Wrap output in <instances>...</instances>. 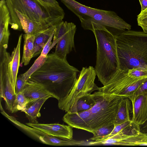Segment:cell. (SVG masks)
Wrapping results in <instances>:
<instances>
[{
    "mask_svg": "<svg viewBox=\"0 0 147 147\" xmlns=\"http://www.w3.org/2000/svg\"><path fill=\"white\" fill-rule=\"evenodd\" d=\"M142 125H143V127L142 129V132H141L147 135V120Z\"/></svg>",
    "mask_w": 147,
    "mask_h": 147,
    "instance_id": "34",
    "label": "cell"
},
{
    "mask_svg": "<svg viewBox=\"0 0 147 147\" xmlns=\"http://www.w3.org/2000/svg\"><path fill=\"white\" fill-rule=\"evenodd\" d=\"M93 94L96 102L88 110L89 115L88 119V131L92 133L102 127L114 125L119 104L125 98L105 94L98 91Z\"/></svg>",
    "mask_w": 147,
    "mask_h": 147,
    "instance_id": "5",
    "label": "cell"
},
{
    "mask_svg": "<svg viewBox=\"0 0 147 147\" xmlns=\"http://www.w3.org/2000/svg\"><path fill=\"white\" fill-rule=\"evenodd\" d=\"M142 78L130 77L127 71L119 69L109 81L99 88L98 91L105 94L120 96L125 89Z\"/></svg>",
    "mask_w": 147,
    "mask_h": 147,
    "instance_id": "11",
    "label": "cell"
},
{
    "mask_svg": "<svg viewBox=\"0 0 147 147\" xmlns=\"http://www.w3.org/2000/svg\"><path fill=\"white\" fill-rule=\"evenodd\" d=\"M132 113L131 101L125 98L120 102L114 121L115 126L131 120L130 115Z\"/></svg>",
    "mask_w": 147,
    "mask_h": 147,
    "instance_id": "19",
    "label": "cell"
},
{
    "mask_svg": "<svg viewBox=\"0 0 147 147\" xmlns=\"http://www.w3.org/2000/svg\"><path fill=\"white\" fill-rule=\"evenodd\" d=\"M147 78H144L138 80L125 89L120 96L127 98L131 100L136 92Z\"/></svg>",
    "mask_w": 147,
    "mask_h": 147,
    "instance_id": "25",
    "label": "cell"
},
{
    "mask_svg": "<svg viewBox=\"0 0 147 147\" xmlns=\"http://www.w3.org/2000/svg\"><path fill=\"white\" fill-rule=\"evenodd\" d=\"M26 82L22 74L20 75L17 77L15 88L16 94L23 91Z\"/></svg>",
    "mask_w": 147,
    "mask_h": 147,
    "instance_id": "29",
    "label": "cell"
},
{
    "mask_svg": "<svg viewBox=\"0 0 147 147\" xmlns=\"http://www.w3.org/2000/svg\"><path fill=\"white\" fill-rule=\"evenodd\" d=\"M96 76L95 69L93 67H83L70 94L58 104L59 108L66 113H77L78 100L84 96L98 90L99 87L94 83Z\"/></svg>",
    "mask_w": 147,
    "mask_h": 147,
    "instance_id": "7",
    "label": "cell"
},
{
    "mask_svg": "<svg viewBox=\"0 0 147 147\" xmlns=\"http://www.w3.org/2000/svg\"><path fill=\"white\" fill-rule=\"evenodd\" d=\"M28 102V100L23 91L16 94L14 104L11 113H15L18 111L24 112Z\"/></svg>",
    "mask_w": 147,
    "mask_h": 147,
    "instance_id": "23",
    "label": "cell"
},
{
    "mask_svg": "<svg viewBox=\"0 0 147 147\" xmlns=\"http://www.w3.org/2000/svg\"><path fill=\"white\" fill-rule=\"evenodd\" d=\"M146 93H147V78L138 88L130 100L131 101L138 96Z\"/></svg>",
    "mask_w": 147,
    "mask_h": 147,
    "instance_id": "30",
    "label": "cell"
},
{
    "mask_svg": "<svg viewBox=\"0 0 147 147\" xmlns=\"http://www.w3.org/2000/svg\"><path fill=\"white\" fill-rule=\"evenodd\" d=\"M44 2L53 5H55L60 6L59 3L56 0H40Z\"/></svg>",
    "mask_w": 147,
    "mask_h": 147,
    "instance_id": "33",
    "label": "cell"
},
{
    "mask_svg": "<svg viewBox=\"0 0 147 147\" xmlns=\"http://www.w3.org/2000/svg\"><path fill=\"white\" fill-rule=\"evenodd\" d=\"M47 57L40 55L35 61L30 68L25 73L22 74L26 81H27L32 74L39 69L43 64L47 58Z\"/></svg>",
    "mask_w": 147,
    "mask_h": 147,
    "instance_id": "24",
    "label": "cell"
},
{
    "mask_svg": "<svg viewBox=\"0 0 147 147\" xmlns=\"http://www.w3.org/2000/svg\"><path fill=\"white\" fill-rule=\"evenodd\" d=\"M24 42L23 55L21 64L26 66L33 57L35 35L24 34L23 35Z\"/></svg>",
    "mask_w": 147,
    "mask_h": 147,
    "instance_id": "21",
    "label": "cell"
},
{
    "mask_svg": "<svg viewBox=\"0 0 147 147\" xmlns=\"http://www.w3.org/2000/svg\"><path fill=\"white\" fill-rule=\"evenodd\" d=\"M1 113L17 126L34 138L46 144L55 146H87L84 140H77L52 136L18 121L14 117L7 114L3 109Z\"/></svg>",
    "mask_w": 147,
    "mask_h": 147,
    "instance_id": "8",
    "label": "cell"
},
{
    "mask_svg": "<svg viewBox=\"0 0 147 147\" xmlns=\"http://www.w3.org/2000/svg\"><path fill=\"white\" fill-rule=\"evenodd\" d=\"M22 36V34H21L19 37L17 46L14 49L10 56L9 65L10 77L15 90L20 64V49Z\"/></svg>",
    "mask_w": 147,
    "mask_h": 147,
    "instance_id": "15",
    "label": "cell"
},
{
    "mask_svg": "<svg viewBox=\"0 0 147 147\" xmlns=\"http://www.w3.org/2000/svg\"><path fill=\"white\" fill-rule=\"evenodd\" d=\"M92 32L97 44L94 69L98 80L103 86L119 69L116 37L107 30H95Z\"/></svg>",
    "mask_w": 147,
    "mask_h": 147,
    "instance_id": "3",
    "label": "cell"
},
{
    "mask_svg": "<svg viewBox=\"0 0 147 147\" xmlns=\"http://www.w3.org/2000/svg\"><path fill=\"white\" fill-rule=\"evenodd\" d=\"M80 73L66 59L60 58L53 53L48 54L43 64L27 81L42 86L59 104L70 94Z\"/></svg>",
    "mask_w": 147,
    "mask_h": 147,
    "instance_id": "1",
    "label": "cell"
},
{
    "mask_svg": "<svg viewBox=\"0 0 147 147\" xmlns=\"http://www.w3.org/2000/svg\"><path fill=\"white\" fill-rule=\"evenodd\" d=\"M56 26H51L34 34L35 37L34 42L33 57L41 54L49 39L52 34L55 32Z\"/></svg>",
    "mask_w": 147,
    "mask_h": 147,
    "instance_id": "18",
    "label": "cell"
},
{
    "mask_svg": "<svg viewBox=\"0 0 147 147\" xmlns=\"http://www.w3.org/2000/svg\"><path fill=\"white\" fill-rule=\"evenodd\" d=\"M55 32L52 34L51 36L45 45L41 54H40L41 55L47 57L48 54L49 52L52 49L51 47L52 44V42L51 40L53 37Z\"/></svg>",
    "mask_w": 147,
    "mask_h": 147,
    "instance_id": "31",
    "label": "cell"
},
{
    "mask_svg": "<svg viewBox=\"0 0 147 147\" xmlns=\"http://www.w3.org/2000/svg\"><path fill=\"white\" fill-rule=\"evenodd\" d=\"M116 37L119 69L126 71L134 68L147 69V34L126 30Z\"/></svg>",
    "mask_w": 147,
    "mask_h": 147,
    "instance_id": "2",
    "label": "cell"
},
{
    "mask_svg": "<svg viewBox=\"0 0 147 147\" xmlns=\"http://www.w3.org/2000/svg\"><path fill=\"white\" fill-rule=\"evenodd\" d=\"M127 73L129 76L134 78H147V69L134 68L128 70Z\"/></svg>",
    "mask_w": 147,
    "mask_h": 147,
    "instance_id": "27",
    "label": "cell"
},
{
    "mask_svg": "<svg viewBox=\"0 0 147 147\" xmlns=\"http://www.w3.org/2000/svg\"><path fill=\"white\" fill-rule=\"evenodd\" d=\"M85 30H107L116 36L121 32L131 29V26L114 11L92 7L89 15L80 19Z\"/></svg>",
    "mask_w": 147,
    "mask_h": 147,
    "instance_id": "6",
    "label": "cell"
},
{
    "mask_svg": "<svg viewBox=\"0 0 147 147\" xmlns=\"http://www.w3.org/2000/svg\"><path fill=\"white\" fill-rule=\"evenodd\" d=\"M96 102L93 93L82 96L78 100L77 103V113L90 110L95 105Z\"/></svg>",
    "mask_w": 147,
    "mask_h": 147,
    "instance_id": "22",
    "label": "cell"
},
{
    "mask_svg": "<svg viewBox=\"0 0 147 147\" xmlns=\"http://www.w3.org/2000/svg\"><path fill=\"white\" fill-rule=\"evenodd\" d=\"M76 30L72 22L62 21L56 26L53 40L57 41L54 53L63 59H66L67 55L75 48L74 37Z\"/></svg>",
    "mask_w": 147,
    "mask_h": 147,
    "instance_id": "9",
    "label": "cell"
},
{
    "mask_svg": "<svg viewBox=\"0 0 147 147\" xmlns=\"http://www.w3.org/2000/svg\"><path fill=\"white\" fill-rule=\"evenodd\" d=\"M10 13L18 12L30 19L49 28L63 20L65 13L62 8L40 0H5Z\"/></svg>",
    "mask_w": 147,
    "mask_h": 147,
    "instance_id": "4",
    "label": "cell"
},
{
    "mask_svg": "<svg viewBox=\"0 0 147 147\" xmlns=\"http://www.w3.org/2000/svg\"><path fill=\"white\" fill-rule=\"evenodd\" d=\"M141 7V11L147 8V0H139Z\"/></svg>",
    "mask_w": 147,
    "mask_h": 147,
    "instance_id": "32",
    "label": "cell"
},
{
    "mask_svg": "<svg viewBox=\"0 0 147 147\" xmlns=\"http://www.w3.org/2000/svg\"><path fill=\"white\" fill-rule=\"evenodd\" d=\"M132 107L131 120L139 125L147 120V93L137 96L131 101Z\"/></svg>",
    "mask_w": 147,
    "mask_h": 147,
    "instance_id": "14",
    "label": "cell"
},
{
    "mask_svg": "<svg viewBox=\"0 0 147 147\" xmlns=\"http://www.w3.org/2000/svg\"><path fill=\"white\" fill-rule=\"evenodd\" d=\"M137 21L138 26L142 28L143 32L147 34V8L141 11L138 15Z\"/></svg>",
    "mask_w": 147,
    "mask_h": 147,
    "instance_id": "28",
    "label": "cell"
},
{
    "mask_svg": "<svg viewBox=\"0 0 147 147\" xmlns=\"http://www.w3.org/2000/svg\"><path fill=\"white\" fill-rule=\"evenodd\" d=\"M114 126V125H112L102 127L97 129L92 133L93 136L90 138L89 140L96 141L109 135L112 131Z\"/></svg>",
    "mask_w": 147,
    "mask_h": 147,
    "instance_id": "26",
    "label": "cell"
},
{
    "mask_svg": "<svg viewBox=\"0 0 147 147\" xmlns=\"http://www.w3.org/2000/svg\"><path fill=\"white\" fill-rule=\"evenodd\" d=\"M10 56L6 49L0 51V97L5 101L6 109L11 112L16 94L9 75V65Z\"/></svg>",
    "mask_w": 147,
    "mask_h": 147,
    "instance_id": "10",
    "label": "cell"
},
{
    "mask_svg": "<svg viewBox=\"0 0 147 147\" xmlns=\"http://www.w3.org/2000/svg\"><path fill=\"white\" fill-rule=\"evenodd\" d=\"M26 124L52 136L69 139H73V127L69 125L56 123H33L29 122Z\"/></svg>",
    "mask_w": 147,
    "mask_h": 147,
    "instance_id": "12",
    "label": "cell"
},
{
    "mask_svg": "<svg viewBox=\"0 0 147 147\" xmlns=\"http://www.w3.org/2000/svg\"><path fill=\"white\" fill-rule=\"evenodd\" d=\"M70 11L80 19L89 15L92 7L86 6L75 0H60Z\"/></svg>",
    "mask_w": 147,
    "mask_h": 147,
    "instance_id": "20",
    "label": "cell"
},
{
    "mask_svg": "<svg viewBox=\"0 0 147 147\" xmlns=\"http://www.w3.org/2000/svg\"><path fill=\"white\" fill-rule=\"evenodd\" d=\"M10 12L5 0H0V49H7L10 35Z\"/></svg>",
    "mask_w": 147,
    "mask_h": 147,
    "instance_id": "13",
    "label": "cell"
},
{
    "mask_svg": "<svg viewBox=\"0 0 147 147\" xmlns=\"http://www.w3.org/2000/svg\"><path fill=\"white\" fill-rule=\"evenodd\" d=\"M23 92L28 101L46 97L53 98L42 86L28 81H26Z\"/></svg>",
    "mask_w": 147,
    "mask_h": 147,
    "instance_id": "16",
    "label": "cell"
},
{
    "mask_svg": "<svg viewBox=\"0 0 147 147\" xmlns=\"http://www.w3.org/2000/svg\"><path fill=\"white\" fill-rule=\"evenodd\" d=\"M49 98L46 97L28 101L24 112L25 113L29 123H38L37 119L41 116L40 109L45 102Z\"/></svg>",
    "mask_w": 147,
    "mask_h": 147,
    "instance_id": "17",
    "label": "cell"
}]
</instances>
